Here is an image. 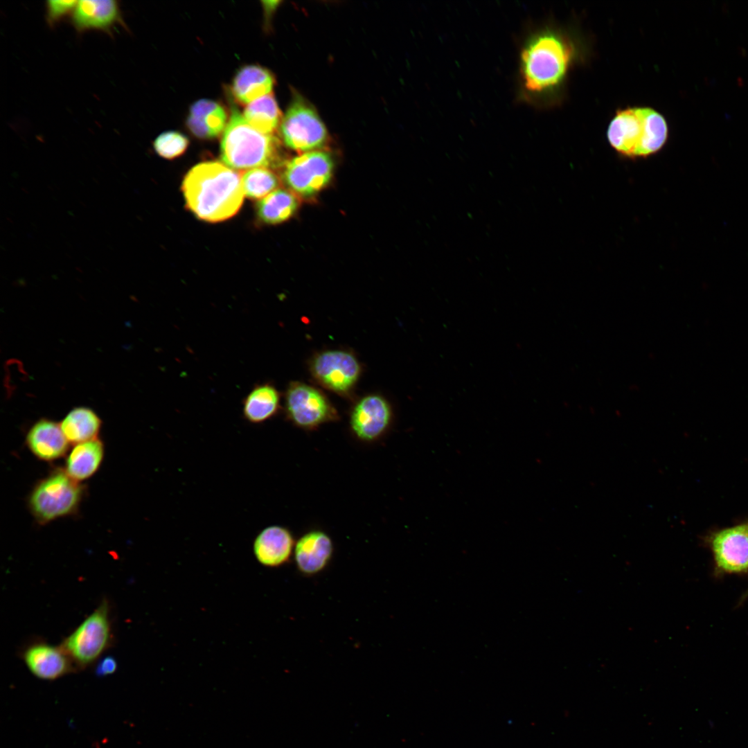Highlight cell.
Returning <instances> with one entry per match:
<instances>
[{"mask_svg": "<svg viewBox=\"0 0 748 748\" xmlns=\"http://www.w3.org/2000/svg\"><path fill=\"white\" fill-rule=\"evenodd\" d=\"M188 143V138L183 134L176 131H167L155 139L153 146L159 156L172 159L181 155L186 150Z\"/></svg>", "mask_w": 748, "mask_h": 748, "instance_id": "484cf974", "label": "cell"}, {"mask_svg": "<svg viewBox=\"0 0 748 748\" xmlns=\"http://www.w3.org/2000/svg\"><path fill=\"white\" fill-rule=\"evenodd\" d=\"M274 84V78L267 69L248 65L240 69L235 75L231 91L239 103L246 105L270 93Z\"/></svg>", "mask_w": 748, "mask_h": 748, "instance_id": "d6986e66", "label": "cell"}, {"mask_svg": "<svg viewBox=\"0 0 748 748\" xmlns=\"http://www.w3.org/2000/svg\"><path fill=\"white\" fill-rule=\"evenodd\" d=\"M70 22L78 34L100 30L112 36L116 26L128 29L119 2L115 0L78 1Z\"/></svg>", "mask_w": 748, "mask_h": 748, "instance_id": "4fadbf2b", "label": "cell"}, {"mask_svg": "<svg viewBox=\"0 0 748 748\" xmlns=\"http://www.w3.org/2000/svg\"><path fill=\"white\" fill-rule=\"evenodd\" d=\"M112 639L109 604L103 600L60 646L75 666L84 668L106 650Z\"/></svg>", "mask_w": 748, "mask_h": 748, "instance_id": "8992f818", "label": "cell"}, {"mask_svg": "<svg viewBox=\"0 0 748 748\" xmlns=\"http://www.w3.org/2000/svg\"><path fill=\"white\" fill-rule=\"evenodd\" d=\"M60 425L69 443L76 445L97 438L102 421L93 409L78 407L71 409Z\"/></svg>", "mask_w": 748, "mask_h": 748, "instance_id": "7402d4cb", "label": "cell"}, {"mask_svg": "<svg viewBox=\"0 0 748 748\" xmlns=\"http://www.w3.org/2000/svg\"><path fill=\"white\" fill-rule=\"evenodd\" d=\"M83 487L65 470H57L37 482L30 492L28 508L36 521L45 524L75 513Z\"/></svg>", "mask_w": 748, "mask_h": 748, "instance_id": "5b68a950", "label": "cell"}, {"mask_svg": "<svg viewBox=\"0 0 748 748\" xmlns=\"http://www.w3.org/2000/svg\"><path fill=\"white\" fill-rule=\"evenodd\" d=\"M116 669V660L112 657H106L97 665L96 675L99 677L107 676L114 673Z\"/></svg>", "mask_w": 748, "mask_h": 748, "instance_id": "83f0119b", "label": "cell"}, {"mask_svg": "<svg viewBox=\"0 0 748 748\" xmlns=\"http://www.w3.org/2000/svg\"><path fill=\"white\" fill-rule=\"evenodd\" d=\"M78 1L49 0L45 3V19L50 28L55 27L66 17H71Z\"/></svg>", "mask_w": 748, "mask_h": 748, "instance_id": "4316f807", "label": "cell"}, {"mask_svg": "<svg viewBox=\"0 0 748 748\" xmlns=\"http://www.w3.org/2000/svg\"><path fill=\"white\" fill-rule=\"evenodd\" d=\"M572 50L558 33L550 30L535 34L527 40L520 56L522 87L529 94L553 89L564 80Z\"/></svg>", "mask_w": 748, "mask_h": 748, "instance_id": "7a4b0ae2", "label": "cell"}, {"mask_svg": "<svg viewBox=\"0 0 748 748\" xmlns=\"http://www.w3.org/2000/svg\"><path fill=\"white\" fill-rule=\"evenodd\" d=\"M241 180L244 195L252 199H262L280 185L278 176L267 168L249 169L241 175Z\"/></svg>", "mask_w": 748, "mask_h": 748, "instance_id": "d4e9b609", "label": "cell"}, {"mask_svg": "<svg viewBox=\"0 0 748 748\" xmlns=\"http://www.w3.org/2000/svg\"><path fill=\"white\" fill-rule=\"evenodd\" d=\"M333 171V161L326 152L313 150L292 158L285 165L284 182L296 195L310 197L325 188Z\"/></svg>", "mask_w": 748, "mask_h": 748, "instance_id": "9c48e42d", "label": "cell"}, {"mask_svg": "<svg viewBox=\"0 0 748 748\" xmlns=\"http://www.w3.org/2000/svg\"><path fill=\"white\" fill-rule=\"evenodd\" d=\"M224 107L217 102L202 99L190 107L186 124L196 137L211 139L224 132L228 123Z\"/></svg>", "mask_w": 748, "mask_h": 748, "instance_id": "ac0fdd59", "label": "cell"}, {"mask_svg": "<svg viewBox=\"0 0 748 748\" xmlns=\"http://www.w3.org/2000/svg\"><path fill=\"white\" fill-rule=\"evenodd\" d=\"M22 659L32 674L42 679L54 680L73 670V663L61 646L35 643L22 653Z\"/></svg>", "mask_w": 748, "mask_h": 748, "instance_id": "5bb4252c", "label": "cell"}, {"mask_svg": "<svg viewBox=\"0 0 748 748\" xmlns=\"http://www.w3.org/2000/svg\"><path fill=\"white\" fill-rule=\"evenodd\" d=\"M280 408V395L270 384L256 385L242 403L244 418L250 423H263L276 415Z\"/></svg>", "mask_w": 748, "mask_h": 748, "instance_id": "44dd1931", "label": "cell"}, {"mask_svg": "<svg viewBox=\"0 0 748 748\" xmlns=\"http://www.w3.org/2000/svg\"><path fill=\"white\" fill-rule=\"evenodd\" d=\"M299 205L298 195L292 191L276 189L260 200L256 209L262 222L275 224L290 219L296 211Z\"/></svg>", "mask_w": 748, "mask_h": 748, "instance_id": "603a6c76", "label": "cell"}, {"mask_svg": "<svg viewBox=\"0 0 748 748\" xmlns=\"http://www.w3.org/2000/svg\"><path fill=\"white\" fill-rule=\"evenodd\" d=\"M706 542L717 576L748 572V522L715 531Z\"/></svg>", "mask_w": 748, "mask_h": 748, "instance_id": "8fae6325", "label": "cell"}, {"mask_svg": "<svg viewBox=\"0 0 748 748\" xmlns=\"http://www.w3.org/2000/svg\"><path fill=\"white\" fill-rule=\"evenodd\" d=\"M361 366L351 353L329 350L317 354L310 362V373L322 386L337 394L346 395L354 388Z\"/></svg>", "mask_w": 748, "mask_h": 748, "instance_id": "30bf717a", "label": "cell"}, {"mask_svg": "<svg viewBox=\"0 0 748 748\" xmlns=\"http://www.w3.org/2000/svg\"><path fill=\"white\" fill-rule=\"evenodd\" d=\"M279 150L273 134L255 129L232 109L221 141V158L226 166L238 170L274 167L279 163Z\"/></svg>", "mask_w": 748, "mask_h": 748, "instance_id": "277c9868", "label": "cell"}, {"mask_svg": "<svg viewBox=\"0 0 748 748\" xmlns=\"http://www.w3.org/2000/svg\"><path fill=\"white\" fill-rule=\"evenodd\" d=\"M295 542L286 527L272 525L264 528L256 536L253 551L257 561L267 567H278L290 560Z\"/></svg>", "mask_w": 748, "mask_h": 748, "instance_id": "9a60e30c", "label": "cell"}, {"mask_svg": "<svg viewBox=\"0 0 748 748\" xmlns=\"http://www.w3.org/2000/svg\"><path fill=\"white\" fill-rule=\"evenodd\" d=\"M104 456L103 442L95 438L75 445L66 460V472L77 481L93 476L100 467Z\"/></svg>", "mask_w": 748, "mask_h": 748, "instance_id": "ffe728a7", "label": "cell"}, {"mask_svg": "<svg viewBox=\"0 0 748 748\" xmlns=\"http://www.w3.org/2000/svg\"><path fill=\"white\" fill-rule=\"evenodd\" d=\"M668 136L666 119L650 107H628L617 112L607 130L612 148L630 159L657 153L664 146Z\"/></svg>", "mask_w": 748, "mask_h": 748, "instance_id": "3957f363", "label": "cell"}, {"mask_svg": "<svg viewBox=\"0 0 748 748\" xmlns=\"http://www.w3.org/2000/svg\"><path fill=\"white\" fill-rule=\"evenodd\" d=\"M280 132L287 147L303 152L320 148L328 136L317 112L300 97L295 98L289 106L282 118Z\"/></svg>", "mask_w": 748, "mask_h": 748, "instance_id": "ba28073f", "label": "cell"}, {"mask_svg": "<svg viewBox=\"0 0 748 748\" xmlns=\"http://www.w3.org/2000/svg\"><path fill=\"white\" fill-rule=\"evenodd\" d=\"M26 443L34 456L44 461L61 458L69 445L60 425L46 418L40 419L31 426L26 436Z\"/></svg>", "mask_w": 748, "mask_h": 748, "instance_id": "e0dca14e", "label": "cell"}, {"mask_svg": "<svg viewBox=\"0 0 748 748\" xmlns=\"http://www.w3.org/2000/svg\"><path fill=\"white\" fill-rule=\"evenodd\" d=\"M182 190L188 208L199 219L212 222L236 214L244 195L241 175L218 161L193 167L184 177Z\"/></svg>", "mask_w": 748, "mask_h": 748, "instance_id": "6da1fadb", "label": "cell"}, {"mask_svg": "<svg viewBox=\"0 0 748 748\" xmlns=\"http://www.w3.org/2000/svg\"><path fill=\"white\" fill-rule=\"evenodd\" d=\"M332 553V541L321 531L306 533L296 542L294 549L296 567L306 576L314 575L323 570Z\"/></svg>", "mask_w": 748, "mask_h": 748, "instance_id": "2e32d148", "label": "cell"}, {"mask_svg": "<svg viewBox=\"0 0 748 748\" xmlns=\"http://www.w3.org/2000/svg\"><path fill=\"white\" fill-rule=\"evenodd\" d=\"M287 419L299 428L312 430L338 420V413L328 398L308 384L292 382L285 395Z\"/></svg>", "mask_w": 748, "mask_h": 748, "instance_id": "52a82bcc", "label": "cell"}, {"mask_svg": "<svg viewBox=\"0 0 748 748\" xmlns=\"http://www.w3.org/2000/svg\"><path fill=\"white\" fill-rule=\"evenodd\" d=\"M392 411L389 402L381 395L372 394L355 404L350 416V425L360 440L373 442L381 438L389 427Z\"/></svg>", "mask_w": 748, "mask_h": 748, "instance_id": "7c38bea8", "label": "cell"}, {"mask_svg": "<svg viewBox=\"0 0 748 748\" xmlns=\"http://www.w3.org/2000/svg\"><path fill=\"white\" fill-rule=\"evenodd\" d=\"M747 598H748V588H747V590H746V591H745V592L743 593V594L742 595V596L740 597V600H739V603H738V605H741V604H742V603H743V602H745V600H746V599H747Z\"/></svg>", "mask_w": 748, "mask_h": 748, "instance_id": "f1b7e54d", "label": "cell"}, {"mask_svg": "<svg viewBox=\"0 0 748 748\" xmlns=\"http://www.w3.org/2000/svg\"><path fill=\"white\" fill-rule=\"evenodd\" d=\"M243 116L253 127L267 134L274 133L282 119L280 110L271 93L249 103Z\"/></svg>", "mask_w": 748, "mask_h": 748, "instance_id": "cb8c5ba5", "label": "cell"}]
</instances>
